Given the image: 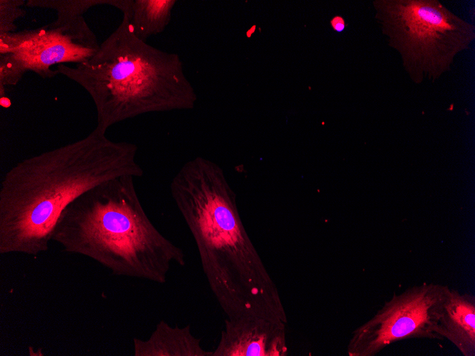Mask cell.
<instances>
[{"label": "cell", "instance_id": "obj_1", "mask_svg": "<svg viewBox=\"0 0 475 356\" xmlns=\"http://www.w3.org/2000/svg\"><path fill=\"white\" fill-rule=\"evenodd\" d=\"M170 192L227 317L257 315L287 323L279 290L246 232L223 169L196 156L173 177Z\"/></svg>", "mask_w": 475, "mask_h": 356}, {"label": "cell", "instance_id": "obj_2", "mask_svg": "<svg viewBox=\"0 0 475 356\" xmlns=\"http://www.w3.org/2000/svg\"><path fill=\"white\" fill-rule=\"evenodd\" d=\"M96 128L86 136L23 159L0 185V254L46 252L63 210L92 188L122 176L139 178L137 146Z\"/></svg>", "mask_w": 475, "mask_h": 356}, {"label": "cell", "instance_id": "obj_3", "mask_svg": "<svg viewBox=\"0 0 475 356\" xmlns=\"http://www.w3.org/2000/svg\"><path fill=\"white\" fill-rule=\"evenodd\" d=\"M134 178H115L75 199L60 214L52 241L114 275L164 284L172 264H186L185 254L147 216Z\"/></svg>", "mask_w": 475, "mask_h": 356}, {"label": "cell", "instance_id": "obj_4", "mask_svg": "<svg viewBox=\"0 0 475 356\" xmlns=\"http://www.w3.org/2000/svg\"><path fill=\"white\" fill-rule=\"evenodd\" d=\"M54 70L87 91L104 133L139 115L192 109L198 99L179 55L136 37L124 17L90 57Z\"/></svg>", "mask_w": 475, "mask_h": 356}, {"label": "cell", "instance_id": "obj_5", "mask_svg": "<svg viewBox=\"0 0 475 356\" xmlns=\"http://www.w3.org/2000/svg\"><path fill=\"white\" fill-rule=\"evenodd\" d=\"M375 18L411 80L434 81L475 38L474 24L437 0H375Z\"/></svg>", "mask_w": 475, "mask_h": 356}, {"label": "cell", "instance_id": "obj_6", "mask_svg": "<svg viewBox=\"0 0 475 356\" xmlns=\"http://www.w3.org/2000/svg\"><path fill=\"white\" fill-rule=\"evenodd\" d=\"M449 286L422 283L394 293L374 316L352 333L349 356H374L409 338L443 340L440 318Z\"/></svg>", "mask_w": 475, "mask_h": 356}, {"label": "cell", "instance_id": "obj_7", "mask_svg": "<svg viewBox=\"0 0 475 356\" xmlns=\"http://www.w3.org/2000/svg\"><path fill=\"white\" fill-rule=\"evenodd\" d=\"M83 15L79 11H60L51 23L19 31L21 45L14 54L27 70L44 78L58 75L51 69L53 65L86 60L100 44Z\"/></svg>", "mask_w": 475, "mask_h": 356}, {"label": "cell", "instance_id": "obj_8", "mask_svg": "<svg viewBox=\"0 0 475 356\" xmlns=\"http://www.w3.org/2000/svg\"><path fill=\"white\" fill-rule=\"evenodd\" d=\"M212 356H286V323L257 315L227 317Z\"/></svg>", "mask_w": 475, "mask_h": 356}, {"label": "cell", "instance_id": "obj_9", "mask_svg": "<svg viewBox=\"0 0 475 356\" xmlns=\"http://www.w3.org/2000/svg\"><path fill=\"white\" fill-rule=\"evenodd\" d=\"M440 323L444 339L464 356L475 355V298L449 288L443 303Z\"/></svg>", "mask_w": 475, "mask_h": 356}, {"label": "cell", "instance_id": "obj_10", "mask_svg": "<svg viewBox=\"0 0 475 356\" xmlns=\"http://www.w3.org/2000/svg\"><path fill=\"white\" fill-rule=\"evenodd\" d=\"M134 356H212L205 350L201 339L194 336L189 325L172 327L160 320L146 340L133 338Z\"/></svg>", "mask_w": 475, "mask_h": 356}, {"label": "cell", "instance_id": "obj_11", "mask_svg": "<svg viewBox=\"0 0 475 356\" xmlns=\"http://www.w3.org/2000/svg\"><path fill=\"white\" fill-rule=\"evenodd\" d=\"M175 0H129L122 12L136 37L146 41L169 25Z\"/></svg>", "mask_w": 475, "mask_h": 356}, {"label": "cell", "instance_id": "obj_12", "mask_svg": "<svg viewBox=\"0 0 475 356\" xmlns=\"http://www.w3.org/2000/svg\"><path fill=\"white\" fill-rule=\"evenodd\" d=\"M26 71L23 62L16 54H0V97L5 93L4 87L16 85Z\"/></svg>", "mask_w": 475, "mask_h": 356}, {"label": "cell", "instance_id": "obj_13", "mask_svg": "<svg viewBox=\"0 0 475 356\" xmlns=\"http://www.w3.org/2000/svg\"><path fill=\"white\" fill-rule=\"evenodd\" d=\"M21 0H0V34L16 32V21L26 14Z\"/></svg>", "mask_w": 475, "mask_h": 356}, {"label": "cell", "instance_id": "obj_14", "mask_svg": "<svg viewBox=\"0 0 475 356\" xmlns=\"http://www.w3.org/2000/svg\"><path fill=\"white\" fill-rule=\"evenodd\" d=\"M330 24L331 28L336 32L341 33L346 27V24L345 22L344 18L341 16H333L331 21H330Z\"/></svg>", "mask_w": 475, "mask_h": 356}]
</instances>
